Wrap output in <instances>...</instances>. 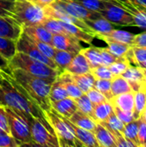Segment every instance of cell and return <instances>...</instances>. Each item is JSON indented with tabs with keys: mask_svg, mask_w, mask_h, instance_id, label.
Listing matches in <instances>:
<instances>
[{
	"mask_svg": "<svg viewBox=\"0 0 146 147\" xmlns=\"http://www.w3.org/2000/svg\"><path fill=\"white\" fill-rule=\"evenodd\" d=\"M0 75L2 78L1 85L3 92L4 106L10 107L22 113L30 115L34 118L39 119L54 134L52 126L46 120L44 111L33 99L28 96L22 88L14 80L10 74L3 71H0Z\"/></svg>",
	"mask_w": 146,
	"mask_h": 147,
	"instance_id": "6da1fadb",
	"label": "cell"
},
{
	"mask_svg": "<svg viewBox=\"0 0 146 147\" xmlns=\"http://www.w3.org/2000/svg\"><path fill=\"white\" fill-rule=\"evenodd\" d=\"M9 74L43 111H47L51 109L49 92L55 79L41 78L22 69H13Z\"/></svg>",
	"mask_w": 146,
	"mask_h": 147,
	"instance_id": "7a4b0ae2",
	"label": "cell"
},
{
	"mask_svg": "<svg viewBox=\"0 0 146 147\" xmlns=\"http://www.w3.org/2000/svg\"><path fill=\"white\" fill-rule=\"evenodd\" d=\"M9 71L13 69H22L34 76L53 80L60 73L59 70L53 69L47 65L20 52H16V53L9 61Z\"/></svg>",
	"mask_w": 146,
	"mask_h": 147,
	"instance_id": "3957f363",
	"label": "cell"
},
{
	"mask_svg": "<svg viewBox=\"0 0 146 147\" xmlns=\"http://www.w3.org/2000/svg\"><path fill=\"white\" fill-rule=\"evenodd\" d=\"M46 120L52 126L58 139L59 147H79L83 145L73 134L68 122V118L59 115L52 108L44 111Z\"/></svg>",
	"mask_w": 146,
	"mask_h": 147,
	"instance_id": "277c9868",
	"label": "cell"
},
{
	"mask_svg": "<svg viewBox=\"0 0 146 147\" xmlns=\"http://www.w3.org/2000/svg\"><path fill=\"white\" fill-rule=\"evenodd\" d=\"M14 17L23 27L41 24L46 18L44 9L28 0H15L13 9Z\"/></svg>",
	"mask_w": 146,
	"mask_h": 147,
	"instance_id": "5b68a950",
	"label": "cell"
},
{
	"mask_svg": "<svg viewBox=\"0 0 146 147\" xmlns=\"http://www.w3.org/2000/svg\"><path fill=\"white\" fill-rule=\"evenodd\" d=\"M8 118L10 134L22 146H34L31 137L29 124L23 113L10 107L4 106Z\"/></svg>",
	"mask_w": 146,
	"mask_h": 147,
	"instance_id": "8992f818",
	"label": "cell"
},
{
	"mask_svg": "<svg viewBox=\"0 0 146 147\" xmlns=\"http://www.w3.org/2000/svg\"><path fill=\"white\" fill-rule=\"evenodd\" d=\"M24 114V113H23ZM29 124L31 137L34 146L46 147H59L56 135L46 127V126L39 119L30 115L24 114Z\"/></svg>",
	"mask_w": 146,
	"mask_h": 147,
	"instance_id": "52a82bcc",
	"label": "cell"
},
{
	"mask_svg": "<svg viewBox=\"0 0 146 147\" xmlns=\"http://www.w3.org/2000/svg\"><path fill=\"white\" fill-rule=\"evenodd\" d=\"M100 13L111 23L120 26H135L134 20L131 14L120 5L111 1L106 3L105 8Z\"/></svg>",
	"mask_w": 146,
	"mask_h": 147,
	"instance_id": "ba28073f",
	"label": "cell"
},
{
	"mask_svg": "<svg viewBox=\"0 0 146 147\" xmlns=\"http://www.w3.org/2000/svg\"><path fill=\"white\" fill-rule=\"evenodd\" d=\"M16 50L17 52H20V53H23L25 54H27L28 56L38 60V61H40L46 65H47L48 66L53 68V69H56V70H59L55 62L50 59V58H47L46 56H45L32 42L31 40H29L28 36L24 34L23 32L22 33L20 38L16 40Z\"/></svg>",
	"mask_w": 146,
	"mask_h": 147,
	"instance_id": "9c48e42d",
	"label": "cell"
},
{
	"mask_svg": "<svg viewBox=\"0 0 146 147\" xmlns=\"http://www.w3.org/2000/svg\"><path fill=\"white\" fill-rule=\"evenodd\" d=\"M54 3H56L67 13L84 22L102 16L100 12L88 9L75 0H55Z\"/></svg>",
	"mask_w": 146,
	"mask_h": 147,
	"instance_id": "30bf717a",
	"label": "cell"
},
{
	"mask_svg": "<svg viewBox=\"0 0 146 147\" xmlns=\"http://www.w3.org/2000/svg\"><path fill=\"white\" fill-rule=\"evenodd\" d=\"M120 5L133 16L135 26L146 29V8L135 0H110Z\"/></svg>",
	"mask_w": 146,
	"mask_h": 147,
	"instance_id": "8fae6325",
	"label": "cell"
},
{
	"mask_svg": "<svg viewBox=\"0 0 146 147\" xmlns=\"http://www.w3.org/2000/svg\"><path fill=\"white\" fill-rule=\"evenodd\" d=\"M23 32V26L12 16L0 17V37L17 40Z\"/></svg>",
	"mask_w": 146,
	"mask_h": 147,
	"instance_id": "7c38bea8",
	"label": "cell"
},
{
	"mask_svg": "<svg viewBox=\"0 0 146 147\" xmlns=\"http://www.w3.org/2000/svg\"><path fill=\"white\" fill-rule=\"evenodd\" d=\"M120 76L127 80L133 92L139 90H146V78L143 69L139 66L131 65Z\"/></svg>",
	"mask_w": 146,
	"mask_h": 147,
	"instance_id": "4fadbf2b",
	"label": "cell"
},
{
	"mask_svg": "<svg viewBox=\"0 0 146 147\" xmlns=\"http://www.w3.org/2000/svg\"><path fill=\"white\" fill-rule=\"evenodd\" d=\"M52 46L58 50L67 51L74 53H78L82 50V47L78 40L74 37L68 36L64 34H52Z\"/></svg>",
	"mask_w": 146,
	"mask_h": 147,
	"instance_id": "5bb4252c",
	"label": "cell"
},
{
	"mask_svg": "<svg viewBox=\"0 0 146 147\" xmlns=\"http://www.w3.org/2000/svg\"><path fill=\"white\" fill-rule=\"evenodd\" d=\"M51 108L55 110L59 115L65 117L70 118L77 109V106L76 103L75 99L68 96L59 101L50 102Z\"/></svg>",
	"mask_w": 146,
	"mask_h": 147,
	"instance_id": "9a60e30c",
	"label": "cell"
},
{
	"mask_svg": "<svg viewBox=\"0 0 146 147\" xmlns=\"http://www.w3.org/2000/svg\"><path fill=\"white\" fill-rule=\"evenodd\" d=\"M68 122H69V126H70L73 134L78 140V141L83 145V146L100 147L93 132L78 127L77 126H76L72 122H71L69 119H68Z\"/></svg>",
	"mask_w": 146,
	"mask_h": 147,
	"instance_id": "2e32d148",
	"label": "cell"
},
{
	"mask_svg": "<svg viewBox=\"0 0 146 147\" xmlns=\"http://www.w3.org/2000/svg\"><path fill=\"white\" fill-rule=\"evenodd\" d=\"M134 36H135V34H133L128 31L119 30V29H113L111 32H109L108 34H96V37L104 40L105 42H107V41H117V42L127 44L131 47H133Z\"/></svg>",
	"mask_w": 146,
	"mask_h": 147,
	"instance_id": "e0dca14e",
	"label": "cell"
},
{
	"mask_svg": "<svg viewBox=\"0 0 146 147\" xmlns=\"http://www.w3.org/2000/svg\"><path fill=\"white\" fill-rule=\"evenodd\" d=\"M59 22H60L61 25L63 26L64 29L65 30L67 35L74 37L77 40H78L79 41H83L87 44H91L93 40L96 38V36L94 34L84 31L81 28H79L72 23L65 22H63L60 20H59Z\"/></svg>",
	"mask_w": 146,
	"mask_h": 147,
	"instance_id": "ac0fdd59",
	"label": "cell"
},
{
	"mask_svg": "<svg viewBox=\"0 0 146 147\" xmlns=\"http://www.w3.org/2000/svg\"><path fill=\"white\" fill-rule=\"evenodd\" d=\"M23 33H25L28 36H29L32 39L38 40L52 45V34L50 33L41 24L23 27Z\"/></svg>",
	"mask_w": 146,
	"mask_h": 147,
	"instance_id": "d6986e66",
	"label": "cell"
},
{
	"mask_svg": "<svg viewBox=\"0 0 146 147\" xmlns=\"http://www.w3.org/2000/svg\"><path fill=\"white\" fill-rule=\"evenodd\" d=\"M91 67L85 58V56L82 53H77L72 59L71 62L66 66L65 71H68L71 74H83L89 72Z\"/></svg>",
	"mask_w": 146,
	"mask_h": 147,
	"instance_id": "ffe728a7",
	"label": "cell"
},
{
	"mask_svg": "<svg viewBox=\"0 0 146 147\" xmlns=\"http://www.w3.org/2000/svg\"><path fill=\"white\" fill-rule=\"evenodd\" d=\"M58 78L61 81L62 84L64 85L65 89L67 91V94L70 97L73 99H77L81 96L83 93L76 84L71 78V74L66 71H63L58 76Z\"/></svg>",
	"mask_w": 146,
	"mask_h": 147,
	"instance_id": "44dd1931",
	"label": "cell"
},
{
	"mask_svg": "<svg viewBox=\"0 0 146 147\" xmlns=\"http://www.w3.org/2000/svg\"><path fill=\"white\" fill-rule=\"evenodd\" d=\"M70 121L72 122L74 125L77 126L78 127L89 130L93 132L97 122L89 115L84 114L83 112L77 109V111L69 118Z\"/></svg>",
	"mask_w": 146,
	"mask_h": 147,
	"instance_id": "7402d4cb",
	"label": "cell"
},
{
	"mask_svg": "<svg viewBox=\"0 0 146 147\" xmlns=\"http://www.w3.org/2000/svg\"><path fill=\"white\" fill-rule=\"evenodd\" d=\"M93 133L99 144V146L117 147L114 139L111 134V133L102 124L97 122Z\"/></svg>",
	"mask_w": 146,
	"mask_h": 147,
	"instance_id": "603a6c76",
	"label": "cell"
},
{
	"mask_svg": "<svg viewBox=\"0 0 146 147\" xmlns=\"http://www.w3.org/2000/svg\"><path fill=\"white\" fill-rule=\"evenodd\" d=\"M134 95L135 92L130 91L118 96H113L109 101L113 106L118 107L126 111H133L134 109Z\"/></svg>",
	"mask_w": 146,
	"mask_h": 147,
	"instance_id": "cb8c5ba5",
	"label": "cell"
},
{
	"mask_svg": "<svg viewBox=\"0 0 146 147\" xmlns=\"http://www.w3.org/2000/svg\"><path fill=\"white\" fill-rule=\"evenodd\" d=\"M85 22L91 28V30L94 32L96 35L108 34L114 29L113 23H111L103 16L92 20H87L85 21Z\"/></svg>",
	"mask_w": 146,
	"mask_h": 147,
	"instance_id": "d4e9b609",
	"label": "cell"
},
{
	"mask_svg": "<svg viewBox=\"0 0 146 147\" xmlns=\"http://www.w3.org/2000/svg\"><path fill=\"white\" fill-rule=\"evenodd\" d=\"M71 78L78 88L83 91V93H86L90 89L94 88L96 78L89 71L83 74H71Z\"/></svg>",
	"mask_w": 146,
	"mask_h": 147,
	"instance_id": "484cf974",
	"label": "cell"
},
{
	"mask_svg": "<svg viewBox=\"0 0 146 147\" xmlns=\"http://www.w3.org/2000/svg\"><path fill=\"white\" fill-rule=\"evenodd\" d=\"M113 112H114V109L111 102L109 101L103 102L94 105L93 118L96 122L100 123L105 121Z\"/></svg>",
	"mask_w": 146,
	"mask_h": 147,
	"instance_id": "4316f807",
	"label": "cell"
},
{
	"mask_svg": "<svg viewBox=\"0 0 146 147\" xmlns=\"http://www.w3.org/2000/svg\"><path fill=\"white\" fill-rule=\"evenodd\" d=\"M77 53L67 52V51H63V50H58L55 49L54 56H53V61L55 62L59 71L62 72L65 71L66 66L71 62L72 59Z\"/></svg>",
	"mask_w": 146,
	"mask_h": 147,
	"instance_id": "83f0119b",
	"label": "cell"
},
{
	"mask_svg": "<svg viewBox=\"0 0 146 147\" xmlns=\"http://www.w3.org/2000/svg\"><path fill=\"white\" fill-rule=\"evenodd\" d=\"M16 41L11 39L0 37V55L8 61L16 53Z\"/></svg>",
	"mask_w": 146,
	"mask_h": 147,
	"instance_id": "f1b7e54d",
	"label": "cell"
},
{
	"mask_svg": "<svg viewBox=\"0 0 146 147\" xmlns=\"http://www.w3.org/2000/svg\"><path fill=\"white\" fill-rule=\"evenodd\" d=\"M111 91L113 96L133 91L130 84L122 76H115L111 80Z\"/></svg>",
	"mask_w": 146,
	"mask_h": 147,
	"instance_id": "f546056e",
	"label": "cell"
},
{
	"mask_svg": "<svg viewBox=\"0 0 146 147\" xmlns=\"http://www.w3.org/2000/svg\"><path fill=\"white\" fill-rule=\"evenodd\" d=\"M80 53H82L85 56L91 68L102 65V59L101 53L99 51V47L91 46L87 48H82Z\"/></svg>",
	"mask_w": 146,
	"mask_h": 147,
	"instance_id": "4dcf8cb0",
	"label": "cell"
},
{
	"mask_svg": "<svg viewBox=\"0 0 146 147\" xmlns=\"http://www.w3.org/2000/svg\"><path fill=\"white\" fill-rule=\"evenodd\" d=\"M68 94L66 90L65 89L64 85L62 84L61 81L58 78V77L55 78L53 81L51 90L49 92V100L50 102H55V101H59L64 98L68 97Z\"/></svg>",
	"mask_w": 146,
	"mask_h": 147,
	"instance_id": "1f68e13d",
	"label": "cell"
},
{
	"mask_svg": "<svg viewBox=\"0 0 146 147\" xmlns=\"http://www.w3.org/2000/svg\"><path fill=\"white\" fill-rule=\"evenodd\" d=\"M146 108V90H139L134 95V109L133 115L135 120L141 117Z\"/></svg>",
	"mask_w": 146,
	"mask_h": 147,
	"instance_id": "d6a6232c",
	"label": "cell"
},
{
	"mask_svg": "<svg viewBox=\"0 0 146 147\" xmlns=\"http://www.w3.org/2000/svg\"><path fill=\"white\" fill-rule=\"evenodd\" d=\"M107 49L117 59H123L126 53L132 47L131 46L117 41H107Z\"/></svg>",
	"mask_w": 146,
	"mask_h": 147,
	"instance_id": "836d02e7",
	"label": "cell"
},
{
	"mask_svg": "<svg viewBox=\"0 0 146 147\" xmlns=\"http://www.w3.org/2000/svg\"><path fill=\"white\" fill-rule=\"evenodd\" d=\"M138 133H139V119L134 120L127 124L125 125V128L123 130L124 136L133 142L137 146L139 147V138H138Z\"/></svg>",
	"mask_w": 146,
	"mask_h": 147,
	"instance_id": "e575fe53",
	"label": "cell"
},
{
	"mask_svg": "<svg viewBox=\"0 0 146 147\" xmlns=\"http://www.w3.org/2000/svg\"><path fill=\"white\" fill-rule=\"evenodd\" d=\"M75 101H76V103L77 106V109H79L80 111L83 112L84 114H86L93 118L94 105L90 102V100L89 99V97L87 96V95L85 93H83L78 98L75 99Z\"/></svg>",
	"mask_w": 146,
	"mask_h": 147,
	"instance_id": "d590c367",
	"label": "cell"
},
{
	"mask_svg": "<svg viewBox=\"0 0 146 147\" xmlns=\"http://www.w3.org/2000/svg\"><path fill=\"white\" fill-rule=\"evenodd\" d=\"M100 124L104 126L108 130H116L120 133H123L125 128V124L118 118L114 112H113L105 121L100 122Z\"/></svg>",
	"mask_w": 146,
	"mask_h": 147,
	"instance_id": "8d00e7d4",
	"label": "cell"
},
{
	"mask_svg": "<svg viewBox=\"0 0 146 147\" xmlns=\"http://www.w3.org/2000/svg\"><path fill=\"white\" fill-rule=\"evenodd\" d=\"M41 25L43 27H45L50 33H52V34H66L65 30L64 29L63 26L61 25L59 20L58 19H53V18H49L46 17L44 22L41 23ZM69 36V35H68Z\"/></svg>",
	"mask_w": 146,
	"mask_h": 147,
	"instance_id": "74e56055",
	"label": "cell"
},
{
	"mask_svg": "<svg viewBox=\"0 0 146 147\" xmlns=\"http://www.w3.org/2000/svg\"><path fill=\"white\" fill-rule=\"evenodd\" d=\"M94 88L102 93L105 97L110 101L113 97L111 91V80L107 79H96Z\"/></svg>",
	"mask_w": 146,
	"mask_h": 147,
	"instance_id": "f35d334b",
	"label": "cell"
},
{
	"mask_svg": "<svg viewBox=\"0 0 146 147\" xmlns=\"http://www.w3.org/2000/svg\"><path fill=\"white\" fill-rule=\"evenodd\" d=\"M90 72L93 74V76L96 78V79H107V80H112L114 76L110 71L108 66H105L103 65L91 68Z\"/></svg>",
	"mask_w": 146,
	"mask_h": 147,
	"instance_id": "ab89813d",
	"label": "cell"
},
{
	"mask_svg": "<svg viewBox=\"0 0 146 147\" xmlns=\"http://www.w3.org/2000/svg\"><path fill=\"white\" fill-rule=\"evenodd\" d=\"M25 34V33H24ZM29 40H31V42L45 55L46 56L47 58H50V59H53V56H54V53H55V48L48 44V43H46V42H43V41H40V40H34V39H32L28 36ZM53 60V59H52Z\"/></svg>",
	"mask_w": 146,
	"mask_h": 147,
	"instance_id": "60d3db41",
	"label": "cell"
},
{
	"mask_svg": "<svg viewBox=\"0 0 146 147\" xmlns=\"http://www.w3.org/2000/svg\"><path fill=\"white\" fill-rule=\"evenodd\" d=\"M75 1L84 6L86 9L97 12H101L105 8L106 3L108 2V0H75Z\"/></svg>",
	"mask_w": 146,
	"mask_h": 147,
	"instance_id": "b9f144b4",
	"label": "cell"
},
{
	"mask_svg": "<svg viewBox=\"0 0 146 147\" xmlns=\"http://www.w3.org/2000/svg\"><path fill=\"white\" fill-rule=\"evenodd\" d=\"M129 66H131L130 63L123 59H119L115 62H114L112 65L108 66L110 71L114 74V76H120Z\"/></svg>",
	"mask_w": 146,
	"mask_h": 147,
	"instance_id": "7bdbcfd3",
	"label": "cell"
},
{
	"mask_svg": "<svg viewBox=\"0 0 146 147\" xmlns=\"http://www.w3.org/2000/svg\"><path fill=\"white\" fill-rule=\"evenodd\" d=\"M18 142L10 134L0 131V147H17L21 146Z\"/></svg>",
	"mask_w": 146,
	"mask_h": 147,
	"instance_id": "ee69618b",
	"label": "cell"
},
{
	"mask_svg": "<svg viewBox=\"0 0 146 147\" xmlns=\"http://www.w3.org/2000/svg\"><path fill=\"white\" fill-rule=\"evenodd\" d=\"M113 109H114V114L125 125L135 120L134 115H133V111H126L115 106H113Z\"/></svg>",
	"mask_w": 146,
	"mask_h": 147,
	"instance_id": "f6af8a7d",
	"label": "cell"
},
{
	"mask_svg": "<svg viewBox=\"0 0 146 147\" xmlns=\"http://www.w3.org/2000/svg\"><path fill=\"white\" fill-rule=\"evenodd\" d=\"M15 0H0V17L12 16Z\"/></svg>",
	"mask_w": 146,
	"mask_h": 147,
	"instance_id": "bcb514c9",
	"label": "cell"
},
{
	"mask_svg": "<svg viewBox=\"0 0 146 147\" xmlns=\"http://www.w3.org/2000/svg\"><path fill=\"white\" fill-rule=\"evenodd\" d=\"M85 94L87 95V96L89 97V99L90 100V102L93 103V105H96V104H98V103H101V102L108 101L102 93H101L99 90H97L95 88L90 89Z\"/></svg>",
	"mask_w": 146,
	"mask_h": 147,
	"instance_id": "7dc6e473",
	"label": "cell"
},
{
	"mask_svg": "<svg viewBox=\"0 0 146 147\" xmlns=\"http://www.w3.org/2000/svg\"><path fill=\"white\" fill-rule=\"evenodd\" d=\"M139 146L146 147V121L143 117L139 119Z\"/></svg>",
	"mask_w": 146,
	"mask_h": 147,
	"instance_id": "c3c4849f",
	"label": "cell"
},
{
	"mask_svg": "<svg viewBox=\"0 0 146 147\" xmlns=\"http://www.w3.org/2000/svg\"><path fill=\"white\" fill-rule=\"evenodd\" d=\"M99 51L101 53L102 59V65L105 66H109L114 62H115L117 59L116 57H114L108 49L107 47H99Z\"/></svg>",
	"mask_w": 146,
	"mask_h": 147,
	"instance_id": "681fc988",
	"label": "cell"
},
{
	"mask_svg": "<svg viewBox=\"0 0 146 147\" xmlns=\"http://www.w3.org/2000/svg\"><path fill=\"white\" fill-rule=\"evenodd\" d=\"M0 131L5 132L7 134H10L9 125L4 109V106H0Z\"/></svg>",
	"mask_w": 146,
	"mask_h": 147,
	"instance_id": "f907efd6",
	"label": "cell"
},
{
	"mask_svg": "<svg viewBox=\"0 0 146 147\" xmlns=\"http://www.w3.org/2000/svg\"><path fill=\"white\" fill-rule=\"evenodd\" d=\"M133 47H146V31L141 34H136L133 39Z\"/></svg>",
	"mask_w": 146,
	"mask_h": 147,
	"instance_id": "816d5d0a",
	"label": "cell"
},
{
	"mask_svg": "<svg viewBox=\"0 0 146 147\" xmlns=\"http://www.w3.org/2000/svg\"><path fill=\"white\" fill-rule=\"evenodd\" d=\"M0 71H3L5 72L10 73L9 69V61L0 55Z\"/></svg>",
	"mask_w": 146,
	"mask_h": 147,
	"instance_id": "f5cc1de1",
	"label": "cell"
},
{
	"mask_svg": "<svg viewBox=\"0 0 146 147\" xmlns=\"http://www.w3.org/2000/svg\"><path fill=\"white\" fill-rule=\"evenodd\" d=\"M33 2L37 3L38 5L41 6L42 8H44L46 6H48V5H51L52 3H53L55 2V0H33Z\"/></svg>",
	"mask_w": 146,
	"mask_h": 147,
	"instance_id": "db71d44e",
	"label": "cell"
},
{
	"mask_svg": "<svg viewBox=\"0 0 146 147\" xmlns=\"http://www.w3.org/2000/svg\"><path fill=\"white\" fill-rule=\"evenodd\" d=\"M2 78L0 75V106H4V100H3V89H2Z\"/></svg>",
	"mask_w": 146,
	"mask_h": 147,
	"instance_id": "11a10c76",
	"label": "cell"
},
{
	"mask_svg": "<svg viewBox=\"0 0 146 147\" xmlns=\"http://www.w3.org/2000/svg\"><path fill=\"white\" fill-rule=\"evenodd\" d=\"M135 1H137L138 3H139L140 4H142L146 8V0H135Z\"/></svg>",
	"mask_w": 146,
	"mask_h": 147,
	"instance_id": "9f6ffc18",
	"label": "cell"
},
{
	"mask_svg": "<svg viewBox=\"0 0 146 147\" xmlns=\"http://www.w3.org/2000/svg\"><path fill=\"white\" fill-rule=\"evenodd\" d=\"M139 66L140 68H142V69H146V61H145V62L142 63V64H140Z\"/></svg>",
	"mask_w": 146,
	"mask_h": 147,
	"instance_id": "6f0895ef",
	"label": "cell"
},
{
	"mask_svg": "<svg viewBox=\"0 0 146 147\" xmlns=\"http://www.w3.org/2000/svg\"><path fill=\"white\" fill-rule=\"evenodd\" d=\"M141 117H143V118H144V120L146 121V108H145V111L143 112V114H142Z\"/></svg>",
	"mask_w": 146,
	"mask_h": 147,
	"instance_id": "680465c9",
	"label": "cell"
},
{
	"mask_svg": "<svg viewBox=\"0 0 146 147\" xmlns=\"http://www.w3.org/2000/svg\"><path fill=\"white\" fill-rule=\"evenodd\" d=\"M143 71H144V74H145V76L146 78V69H143Z\"/></svg>",
	"mask_w": 146,
	"mask_h": 147,
	"instance_id": "91938a15",
	"label": "cell"
},
{
	"mask_svg": "<svg viewBox=\"0 0 146 147\" xmlns=\"http://www.w3.org/2000/svg\"><path fill=\"white\" fill-rule=\"evenodd\" d=\"M28 1H32V2H33V0H28Z\"/></svg>",
	"mask_w": 146,
	"mask_h": 147,
	"instance_id": "94428289",
	"label": "cell"
},
{
	"mask_svg": "<svg viewBox=\"0 0 146 147\" xmlns=\"http://www.w3.org/2000/svg\"><path fill=\"white\" fill-rule=\"evenodd\" d=\"M108 1H110V0H108Z\"/></svg>",
	"mask_w": 146,
	"mask_h": 147,
	"instance_id": "6125c7cd",
	"label": "cell"
}]
</instances>
